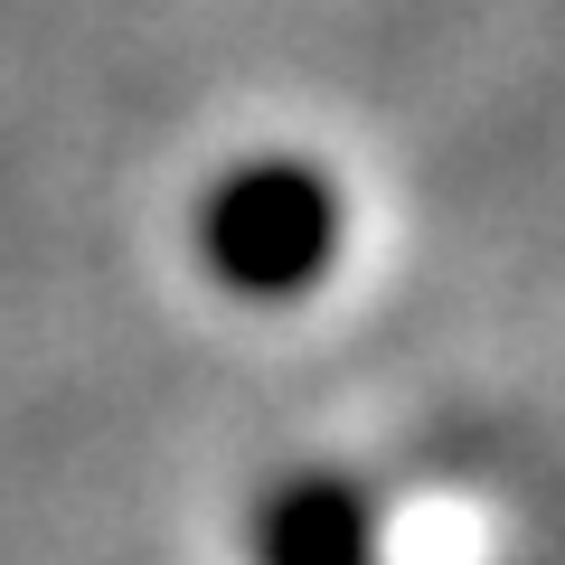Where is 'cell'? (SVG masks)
I'll use <instances>...</instances> for the list:
<instances>
[{
  "mask_svg": "<svg viewBox=\"0 0 565 565\" xmlns=\"http://www.w3.org/2000/svg\"><path fill=\"white\" fill-rule=\"evenodd\" d=\"M340 255V189L321 161L264 151L207 180L199 199V264L236 302H302Z\"/></svg>",
  "mask_w": 565,
  "mask_h": 565,
  "instance_id": "6da1fadb",
  "label": "cell"
},
{
  "mask_svg": "<svg viewBox=\"0 0 565 565\" xmlns=\"http://www.w3.org/2000/svg\"><path fill=\"white\" fill-rule=\"evenodd\" d=\"M255 565H377L367 500L340 471H292L255 509Z\"/></svg>",
  "mask_w": 565,
  "mask_h": 565,
  "instance_id": "7a4b0ae2",
  "label": "cell"
}]
</instances>
